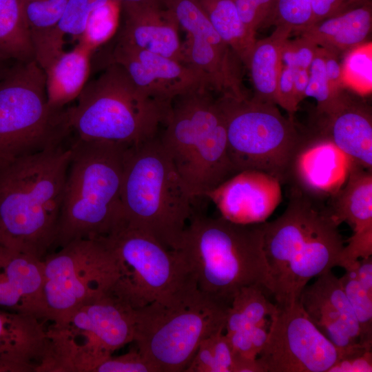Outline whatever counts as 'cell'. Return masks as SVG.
I'll return each instance as SVG.
<instances>
[{"instance_id": "obj_42", "label": "cell", "mask_w": 372, "mask_h": 372, "mask_svg": "<svg viewBox=\"0 0 372 372\" xmlns=\"http://www.w3.org/2000/svg\"><path fill=\"white\" fill-rule=\"evenodd\" d=\"M372 256V227L353 232L348 239V245L344 246L340 267L347 269L353 267L361 258Z\"/></svg>"}, {"instance_id": "obj_23", "label": "cell", "mask_w": 372, "mask_h": 372, "mask_svg": "<svg viewBox=\"0 0 372 372\" xmlns=\"http://www.w3.org/2000/svg\"><path fill=\"white\" fill-rule=\"evenodd\" d=\"M320 135L330 139L353 161L372 169V118L363 102L342 93L327 112Z\"/></svg>"}, {"instance_id": "obj_26", "label": "cell", "mask_w": 372, "mask_h": 372, "mask_svg": "<svg viewBox=\"0 0 372 372\" xmlns=\"http://www.w3.org/2000/svg\"><path fill=\"white\" fill-rule=\"evenodd\" d=\"M327 207L339 225L345 222L353 232L372 227V170L353 163L346 183L329 198Z\"/></svg>"}, {"instance_id": "obj_48", "label": "cell", "mask_w": 372, "mask_h": 372, "mask_svg": "<svg viewBox=\"0 0 372 372\" xmlns=\"http://www.w3.org/2000/svg\"><path fill=\"white\" fill-rule=\"evenodd\" d=\"M325 72L333 92L336 94L342 93L343 83L341 63L338 54L323 48Z\"/></svg>"}, {"instance_id": "obj_5", "label": "cell", "mask_w": 372, "mask_h": 372, "mask_svg": "<svg viewBox=\"0 0 372 372\" xmlns=\"http://www.w3.org/2000/svg\"><path fill=\"white\" fill-rule=\"evenodd\" d=\"M54 246L106 237L125 225L121 201L127 145L74 137Z\"/></svg>"}, {"instance_id": "obj_20", "label": "cell", "mask_w": 372, "mask_h": 372, "mask_svg": "<svg viewBox=\"0 0 372 372\" xmlns=\"http://www.w3.org/2000/svg\"><path fill=\"white\" fill-rule=\"evenodd\" d=\"M0 308L48 321L43 259L0 243Z\"/></svg>"}, {"instance_id": "obj_22", "label": "cell", "mask_w": 372, "mask_h": 372, "mask_svg": "<svg viewBox=\"0 0 372 372\" xmlns=\"http://www.w3.org/2000/svg\"><path fill=\"white\" fill-rule=\"evenodd\" d=\"M45 321L0 309V372H41L48 342Z\"/></svg>"}, {"instance_id": "obj_34", "label": "cell", "mask_w": 372, "mask_h": 372, "mask_svg": "<svg viewBox=\"0 0 372 372\" xmlns=\"http://www.w3.org/2000/svg\"><path fill=\"white\" fill-rule=\"evenodd\" d=\"M108 0H68L55 32V46L59 54L63 50L64 37L79 39L92 12Z\"/></svg>"}, {"instance_id": "obj_52", "label": "cell", "mask_w": 372, "mask_h": 372, "mask_svg": "<svg viewBox=\"0 0 372 372\" xmlns=\"http://www.w3.org/2000/svg\"><path fill=\"white\" fill-rule=\"evenodd\" d=\"M121 3L161 4L159 0H117Z\"/></svg>"}, {"instance_id": "obj_46", "label": "cell", "mask_w": 372, "mask_h": 372, "mask_svg": "<svg viewBox=\"0 0 372 372\" xmlns=\"http://www.w3.org/2000/svg\"><path fill=\"white\" fill-rule=\"evenodd\" d=\"M185 371L220 372V369L214 355L209 336L200 343Z\"/></svg>"}, {"instance_id": "obj_54", "label": "cell", "mask_w": 372, "mask_h": 372, "mask_svg": "<svg viewBox=\"0 0 372 372\" xmlns=\"http://www.w3.org/2000/svg\"><path fill=\"white\" fill-rule=\"evenodd\" d=\"M3 242V234L0 226V243Z\"/></svg>"}, {"instance_id": "obj_18", "label": "cell", "mask_w": 372, "mask_h": 372, "mask_svg": "<svg viewBox=\"0 0 372 372\" xmlns=\"http://www.w3.org/2000/svg\"><path fill=\"white\" fill-rule=\"evenodd\" d=\"M111 61L121 65L138 89L163 101L169 102L176 96L203 83L187 64L120 40L114 46Z\"/></svg>"}, {"instance_id": "obj_15", "label": "cell", "mask_w": 372, "mask_h": 372, "mask_svg": "<svg viewBox=\"0 0 372 372\" xmlns=\"http://www.w3.org/2000/svg\"><path fill=\"white\" fill-rule=\"evenodd\" d=\"M187 32L186 64L201 81L220 95L247 97L242 83V62L220 38L200 0H159Z\"/></svg>"}, {"instance_id": "obj_25", "label": "cell", "mask_w": 372, "mask_h": 372, "mask_svg": "<svg viewBox=\"0 0 372 372\" xmlns=\"http://www.w3.org/2000/svg\"><path fill=\"white\" fill-rule=\"evenodd\" d=\"M371 26L372 7L369 1L323 19L300 33L318 47L338 54L364 43Z\"/></svg>"}, {"instance_id": "obj_1", "label": "cell", "mask_w": 372, "mask_h": 372, "mask_svg": "<svg viewBox=\"0 0 372 372\" xmlns=\"http://www.w3.org/2000/svg\"><path fill=\"white\" fill-rule=\"evenodd\" d=\"M327 205L291 185L285 211L262 223L263 247L278 305L299 300L313 278L339 266L344 241Z\"/></svg>"}, {"instance_id": "obj_21", "label": "cell", "mask_w": 372, "mask_h": 372, "mask_svg": "<svg viewBox=\"0 0 372 372\" xmlns=\"http://www.w3.org/2000/svg\"><path fill=\"white\" fill-rule=\"evenodd\" d=\"M124 24L118 40L186 64L178 23L162 4L121 3Z\"/></svg>"}, {"instance_id": "obj_14", "label": "cell", "mask_w": 372, "mask_h": 372, "mask_svg": "<svg viewBox=\"0 0 372 372\" xmlns=\"http://www.w3.org/2000/svg\"><path fill=\"white\" fill-rule=\"evenodd\" d=\"M269 318L267 338L258 356L264 372H327L340 360L339 350L299 300L277 304Z\"/></svg>"}, {"instance_id": "obj_39", "label": "cell", "mask_w": 372, "mask_h": 372, "mask_svg": "<svg viewBox=\"0 0 372 372\" xmlns=\"http://www.w3.org/2000/svg\"><path fill=\"white\" fill-rule=\"evenodd\" d=\"M239 16L253 34L265 25L271 17L277 0H234Z\"/></svg>"}, {"instance_id": "obj_3", "label": "cell", "mask_w": 372, "mask_h": 372, "mask_svg": "<svg viewBox=\"0 0 372 372\" xmlns=\"http://www.w3.org/2000/svg\"><path fill=\"white\" fill-rule=\"evenodd\" d=\"M198 289L230 304L241 288L260 285L271 293L262 223L241 225L193 213L178 250Z\"/></svg>"}, {"instance_id": "obj_35", "label": "cell", "mask_w": 372, "mask_h": 372, "mask_svg": "<svg viewBox=\"0 0 372 372\" xmlns=\"http://www.w3.org/2000/svg\"><path fill=\"white\" fill-rule=\"evenodd\" d=\"M339 280L359 324V342L372 349V296L362 289L356 278L347 273Z\"/></svg>"}, {"instance_id": "obj_16", "label": "cell", "mask_w": 372, "mask_h": 372, "mask_svg": "<svg viewBox=\"0 0 372 372\" xmlns=\"http://www.w3.org/2000/svg\"><path fill=\"white\" fill-rule=\"evenodd\" d=\"M299 302L317 328L339 350L340 359L366 348L359 342L360 327L352 307L331 270L307 285Z\"/></svg>"}, {"instance_id": "obj_50", "label": "cell", "mask_w": 372, "mask_h": 372, "mask_svg": "<svg viewBox=\"0 0 372 372\" xmlns=\"http://www.w3.org/2000/svg\"><path fill=\"white\" fill-rule=\"evenodd\" d=\"M309 76V69H295L293 81L294 94L296 101L298 105L306 97Z\"/></svg>"}, {"instance_id": "obj_13", "label": "cell", "mask_w": 372, "mask_h": 372, "mask_svg": "<svg viewBox=\"0 0 372 372\" xmlns=\"http://www.w3.org/2000/svg\"><path fill=\"white\" fill-rule=\"evenodd\" d=\"M59 248L43 258L50 322L111 292L120 276L116 258L103 237L75 240Z\"/></svg>"}, {"instance_id": "obj_33", "label": "cell", "mask_w": 372, "mask_h": 372, "mask_svg": "<svg viewBox=\"0 0 372 372\" xmlns=\"http://www.w3.org/2000/svg\"><path fill=\"white\" fill-rule=\"evenodd\" d=\"M121 3L108 0L96 8L90 14L85 28L79 37V43L89 48L93 52L107 42L115 33L119 18Z\"/></svg>"}, {"instance_id": "obj_9", "label": "cell", "mask_w": 372, "mask_h": 372, "mask_svg": "<svg viewBox=\"0 0 372 372\" xmlns=\"http://www.w3.org/2000/svg\"><path fill=\"white\" fill-rule=\"evenodd\" d=\"M68 107L49 105L35 59L13 62L0 81V165L65 144L72 135Z\"/></svg>"}, {"instance_id": "obj_47", "label": "cell", "mask_w": 372, "mask_h": 372, "mask_svg": "<svg viewBox=\"0 0 372 372\" xmlns=\"http://www.w3.org/2000/svg\"><path fill=\"white\" fill-rule=\"evenodd\" d=\"M311 8L315 24L352 7L348 0H311Z\"/></svg>"}, {"instance_id": "obj_44", "label": "cell", "mask_w": 372, "mask_h": 372, "mask_svg": "<svg viewBox=\"0 0 372 372\" xmlns=\"http://www.w3.org/2000/svg\"><path fill=\"white\" fill-rule=\"evenodd\" d=\"M372 352L362 349L340 359L327 372H371Z\"/></svg>"}, {"instance_id": "obj_2", "label": "cell", "mask_w": 372, "mask_h": 372, "mask_svg": "<svg viewBox=\"0 0 372 372\" xmlns=\"http://www.w3.org/2000/svg\"><path fill=\"white\" fill-rule=\"evenodd\" d=\"M72 147L63 144L0 165L3 242L43 259L54 246Z\"/></svg>"}, {"instance_id": "obj_11", "label": "cell", "mask_w": 372, "mask_h": 372, "mask_svg": "<svg viewBox=\"0 0 372 372\" xmlns=\"http://www.w3.org/2000/svg\"><path fill=\"white\" fill-rule=\"evenodd\" d=\"M225 120L228 149L236 173L258 170L289 180L295 155L306 138L277 105L248 97L220 95Z\"/></svg>"}, {"instance_id": "obj_37", "label": "cell", "mask_w": 372, "mask_h": 372, "mask_svg": "<svg viewBox=\"0 0 372 372\" xmlns=\"http://www.w3.org/2000/svg\"><path fill=\"white\" fill-rule=\"evenodd\" d=\"M313 24L311 0H277L266 23L284 25L299 32Z\"/></svg>"}, {"instance_id": "obj_28", "label": "cell", "mask_w": 372, "mask_h": 372, "mask_svg": "<svg viewBox=\"0 0 372 372\" xmlns=\"http://www.w3.org/2000/svg\"><path fill=\"white\" fill-rule=\"evenodd\" d=\"M20 1L35 61L45 70L60 54L55 46V32L68 0Z\"/></svg>"}, {"instance_id": "obj_17", "label": "cell", "mask_w": 372, "mask_h": 372, "mask_svg": "<svg viewBox=\"0 0 372 372\" xmlns=\"http://www.w3.org/2000/svg\"><path fill=\"white\" fill-rule=\"evenodd\" d=\"M221 217L234 223H262L282 201L281 182L258 170L239 172L209 192Z\"/></svg>"}, {"instance_id": "obj_10", "label": "cell", "mask_w": 372, "mask_h": 372, "mask_svg": "<svg viewBox=\"0 0 372 372\" xmlns=\"http://www.w3.org/2000/svg\"><path fill=\"white\" fill-rule=\"evenodd\" d=\"M134 309L107 293L46 329L42 372H93L102 361L132 342Z\"/></svg>"}, {"instance_id": "obj_29", "label": "cell", "mask_w": 372, "mask_h": 372, "mask_svg": "<svg viewBox=\"0 0 372 372\" xmlns=\"http://www.w3.org/2000/svg\"><path fill=\"white\" fill-rule=\"evenodd\" d=\"M200 1L218 35L246 65L256 39L242 21L234 0Z\"/></svg>"}, {"instance_id": "obj_53", "label": "cell", "mask_w": 372, "mask_h": 372, "mask_svg": "<svg viewBox=\"0 0 372 372\" xmlns=\"http://www.w3.org/2000/svg\"><path fill=\"white\" fill-rule=\"evenodd\" d=\"M350 6L353 8L364 4L371 0H348Z\"/></svg>"}, {"instance_id": "obj_41", "label": "cell", "mask_w": 372, "mask_h": 372, "mask_svg": "<svg viewBox=\"0 0 372 372\" xmlns=\"http://www.w3.org/2000/svg\"><path fill=\"white\" fill-rule=\"evenodd\" d=\"M318 46L310 39L301 36L289 39L282 48L281 63L295 69H309Z\"/></svg>"}, {"instance_id": "obj_27", "label": "cell", "mask_w": 372, "mask_h": 372, "mask_svg": "<svg viewBox=\"0 0 372 372\" xmlns=\"http://www.w3.org/2000/svg\"><path fill=\"white\" fill-rule=\"evenodd\" d=\"M291 32L289 27L278 25L271 35L256 41L246 65L250 72L254 99L276 104L282 50Z\"/></svg>"}, {"instance_id": "obj_36", "label": "cell", "mask_w": 372, "mask_h": 372, "mask_svg": "<svg viewBox=\"0 0 372 372\" xmlns=\"http://www.w3.org/2000/svg\"><path fill=\"white\" fill-rule=\"evenodd\" d=\"M309 82L306 96L316 99L320 114L327 112L337 101L342 93L335 94L329 82L324 67L323 48L318 47L309 69Z\"/></svg>"}, {"instance_id": "obj_4", "label": "cell", "mask_w": 372, "mask_h": 372, "mask_svg": "<svg viewBox=\"0 0 372 372\" xmlns=\"http://www.w3.org/2000/svg\"><path fill=\"white\" fill-rule=\"evenodd\" d=\"M214 92L200 83L173 98L158 134L194 200L205 197L236 174L229 154L225 120Z\"/></svg>"}, {"instance_id": "obj_43", "label": "cell", "mask_w": 372, "mask_h": 372, "mask_svg": "<svg viewBox=\"0 0 372 372\" xmlns=\"http://www.w3.org/2000/svg\"><path fill=\"white\" fill-rule=\"evenodd\" d=\"M295 69L282 63L277 83L276 103L287 111L290 115L297 110L298 105L294 94Z\"/></svg>"}, {"instance_id": "obj_24", "label": "cell", "mask_w": 372, "mask_h": 372, "mask_svg": "<svg viewBox=\"0 0 372 372\" xmlns=\"http://www.w3.org/2000/svg\"><path fill=\"white\" fill-rule=\"evenodd\" d=\"M92 54L89 48L79 42L43 70L47 100L52 108L64 109L77 99L88 81Z\"/></svg>"}, {"instance_id": "obj_19", "label": "cell", "mask_w": 372, "mask_h": 372, "mask_svg": "<svg viewBox=\"0 0 372 372\" xmlns=\"http://www.w3.org/2000/svg\"><path fill=\"white\" fill-rule=\"evenodd\" d=\"M353 163L328 138L306 136L293 158L289 181L308 196L324 200L342 187Z\"/></svg>"}, {"instance_id": "obj_45", "label": "cell", "mask_w": 372, "mask_h": 372, "mask_svg": "<svg viewBox=\"0 0 372 372\" xmlns=\"http://www.w3.org/2000/svg\"><path fill=\"white\" fill-rule=\"evenodd\" d=\"M209 340L220 372H233L234 355L223 331L213 333L209 336Z\"/></svg>"}, {"instance_id": "obj_40", "label": "cell", "mask_w": 372, "mask_h": 372, "mask_svg": "<svg viewBox=\"0 0 372 372\" xmlns=\"http://www.w3.org/2000/svg\"><path fill=\"white\" fill-rule=\"evenodd\" d=\"M93 372H158L136 349L118 355H111L100 362Z\"/></svg>"}, {"instance_id": "obj_7", "label": "cell", "mask_w": 372, "mask_h": 372, "mask_svg": "<svg viewBox=\"0 0 372 372\" xmlns=\"http://www.w3.org/2000/svg\"><path fill=\"white\" fill-rule=\"evenodd\" d=\"M76 101L68 107L73 136L126 145L158 135L170 103L141 91L112 61L98 77L87 81Z\"/></svg>"}, {"instance_id": "obj_6", "label": "cell", "mask_w": 372, "mask_h": 372, "mask_svg": "<svg viewBox=\"0 0 372 372\" xmlns=\"http://www.w3.org/2000/svg\"><path fill=\"white\" fill-rule=\"evenodd\" d=\"M194 200L158 135L126 147L121 187L125 225L178 250Z\"/></svg>"}, {"instance_id": "obj_12", "label": "cell", "mask_w": 372, "mask_h": 372, "mask_svg": "<svg viewBox=\"0 0 372 372\" xmlns=\"http://www.w3.org/2000/svg\"><path fill=\"white\" fill-rule=\"evenodd\" d=\"M115 255L120 276L111 293L136 309L169 302L197 287L188 263L149 235L124 225L103 237Z\"/></svg>"}, {"instance_id": "obj_32", "label": "cell", "mask_w": 372, "mask_h": 372, "mask_svg": "<svg viewBox=\"0 0 372 372\" xmlns=\"http://www.w3.org/2000/svg\"><path fill=\"white\" fill-rule=\"evenodd\" d=\"M343 85L361 94L372 89L371 43H362L348 51L341 63Z\"/></svg>"}, {"instance_id": "obj_31", "label": "cell", "mask_w": 372, "mask_h": 372, "mask_svg": "<svg viewBox=\"0 0 372 372\" xmlns=\"http://www.w3.org/2000/svg\"><path fill=\"white\" fill-rule=\"evenodd\" d=\"M265 290L260 285H250L236 293L227 313L226 333L268 323L267 318L276 311L277 304L269 301Z\"/></svg>"}, {"instance_id": "obj_30", "label": "cell", "mask_w": 372, "mask_h": 372, "mask_svg": "<svg viewBox=\"0 0 372 372\" xmlns=\"http://www.w3.org/2000/svg\"><path fill=\"white\" fill-rule=\"evenodd\" d=\"M0 57L12 61L35 59L20 0H0Z\"/></svg>"}, {"instance_id": "obj_38", "label": "cell", "mask_w": 372, "mask_h": 372, "mask_svg": "<svg viewBox=\"0 0 372 372\" xmlns=\"http://www.w3.org/2000/svg\"><path fill=\"white\" fill-rule=\"evenodd\" d=\"M268 323L225 333L234 359L256 360L263 349L268 335Z\"/></svg>"}, {"instance_id": "obj_49", "label": "cell", "mask_w": 372, "mask_h": 372, "mask_svg": "<svg viewBox=\"0 0 372 372\" xmlns=\"http://www.w3.org/2000/svg\"><path fill=\"white\" fill-rule=\"evenodd\" d=\"M357 280L362 289L372 296V257L361 258L356 265Z\"/></svg>"}, {"instance_id": "obj_51", "label": "cell", "mask_w": 372, "mask_h": 372, "mask_svg": "<svg viewBox=\"0 0 372 372\" xmlns=\"http://www.w3.org/2000/svg\"><path fill=\"white\" fill-rule=\"evenodd\" d=\"M13 62L14 61L4 59L0 57V81L6 75Z\"/></svg>"}, {"instance_id": "obj_8", "label": "cell", "mask_w": 372, "mask_h": 372, "mask_svg": "<svg viewBox=\"0 0 372 372\" xmlns=\"http://www.w3.org/2000/svg\"><path fill=\"white\" fill-rule=\"evenodd\" d=\"M229 304L198 288L174 300L134 309L136 349L158 372L185 371L200 343L224 331Z\"/></svg>"}]
</instances>
